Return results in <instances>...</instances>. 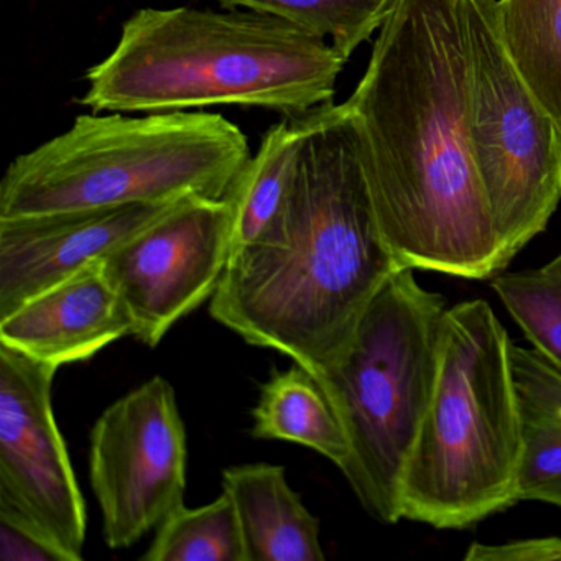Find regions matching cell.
Masks as SVG:
<instances>
[{"mask_svg":"<svg viewBox=\"0 0 561 561\" xmlns=\"http://www.w3.org/2000/svg\"><path fill=\"white\" fill-rule=\"evenodd\" d=\"M251 157L248 137L221 114H81L67 133L12 160L0 219L225 198Z\"/></svg>","mask_w":561,"mask_h":561,"instance_id":"5b68a950","label":"cell"},{"mask_svg":"<svg viewBox=\"0 0 561 561\" xmlns=\"http://www.w3.org/2000/svg\"><path fill=\"white\" fill-rule=\"evenodd\" d=\"M466 561H561V538H525L502 545L472 543Z\"/></svg>","mask_w":561,"mask_h":561,"instance_id":"44dd1931","label":"cell"},{"mask_svg":"<svg viewBox=\"0 0 561 561\" xmlns=\"http://www.w3.org/2000/svg\"><path fill=\"white\" fill-rule=\"evenodd\" d=\"M446 300L400 268L364 311L340 359L314 374L350 455L341 472L380 524L402 520L400 484L438 376Z\"/></svg>","mask_w":561,"mask_h":561,"instance_id":"8992f818","label":"cell"},{"mask_svg":"<svg viewBox=\"0 0 561 561\" xmlns=\"http://www.w3.org/2000/svg\"><path fill=\"white\" fill-rule=\"evenodd\" d=\"M472 159L504 252L545 231L561 202V127L512 60L495 0H465Z\"/></svg>","mask_w":561,"mask_h":561,"instance_id":"52a82bcc","label":"cell"},{"mask_svg":"<svg viewBox=\"0 0 561 561\" xmlns=\"http://www.w3.org/2000/svg\"><path fill=\"white\" fill-rule=\"evenodd\" d=\"M241 525L245 561H323L320 520L288 484L284 466L254 462L222 472Z\"/></svg>","mask_w":561,"mask_h":561,"instance_id":"4fadbf2b","label":"cell"},{"mask_svg":"<svg viewBox=\"0 0 561 561\" xmlns=\"http://www.w3.org/2000/svg\"><path fill=\"white\" fill-rule=\"evenodd\" d=\"M231 254V203L192 196L101 261L133 317V336L153 347L213 298Z\"/></svg>","mask_w":561,"mask_h":561,"instance_id":"30bf717a","label":"cell"},{"mask_svg":"<svg viewBox=\"0 0 561 561\" xmlns=\"http://www.w3.org/2000/svg\"><path fill=\"white\" fill-rule=\"evenodd\" d=\"M468 104L465 0H393L344 106L377 228L402 268L472 280L507 268Z\"/></svg>","mask_w":561,"mask_h":561,"instance_id":"6da1fadb","label":"cell"},{"mask_svg":"<svg viewBox=\"0 0 561 561\" xmlns=\"http://www.w3.org/2000/svg\"><path fill=\"white\" fill-rule=\"evenodd\" d=\"M347 58L300 25L252 11L140 9L84 75L91 113L259 107L298 116L331 103Z\"/></svg>","mask_w":561,"mask_h":561,"instance_id":"3957f363","label":"cell"},{"mask_svg":"<svg viewBox=\"0 0 561 561\" xmlns=\"http://www.w3.org/2000/svg\"><path fill=\"white\" fill-rule=\"evenodd\" d=\"M0 560L65 561L58 551L48 547L37 535L5 518H0Z\"/></svg>","mask_w":561,"mask_h":561,"instance_id":"7402d4cb","label":"cell"},{"mask_svg":"<svg viewBox=\"0 0 561 561\" xmlns=\"http://www.w3.org/2000/svg\"><path fill=\"white\" fill-rule=\"evenodd\" d=\"M511 347L488 301L446 311L435 390L403 468L402 518L462 530L517 504Z\"/></svg>","mask_w":561,"mask_h":561,"instance_id":"277c9868","label":"cell"},{"mask_svg":"<svg viewBox=\"0 0 561 561\" xmlns=\"http://www.w3.org/2000/svg\"><path fill=\"white\" fill-rule=\"evenodd\" d=\"M491 287L531 350L561 373V252L541 267L494 275Z\"/></svg>","mask_w":561,"mask_h":561,"instance_id":"ffe728a7","label":"cell"},{"mask_svg":"<svg viewBox=\"0 0 561 561\" xmlns=\"http://www.w3.org/2000/svg\"><path fill=\"white\" fill-rule=\"evenodd\" d=\"M495 12L512 60L561 127V0H495Z\"/></svg>","mask_w":561,"mask_h":561,"instance_id":"e0dca14e","label":"cell"},{"mask_svg":"<svg viewBox=\"0 0 561 561\" xmlns=\"http://www.w3.org/2000/svg\"><path fill=\"white\" fill-rule=\"evenodd\" d=\"M311 111L274 124L225 196L232 208V254L264 238L284 211L311 130Z\"/></svg>","mask_w":561,"mask_h":561,"instance_id":"9a60e30c","label":"cell"},{"mask_svg":"<svg viewBox=\"0 0 561 561\" xmlns=\"http://www.w3.org/2000/svg\"><path fill=\"white\" fill-rule=\"evenodd\" d=\"M252 415L254 438L307 446L337 468L350 455V443L336 410L317 377L300 364L272 374Z\"/></svg>","mask_w":561,"mask_h":561,"instance_id":"2e32d148","label":"cell"},{"mask_svg":"<svg viewBox=\"0 0 561 561\" xmlns=\"http://www.w3.org/2000/svg\"><path fill=\"white\" fill-rule=\"evenodd\" d=\"M186 455L175 390L163 377L104 410L91 432L90 479L110 548L137 543L185 504Z\"/></svg>","mask_w":561,"mask_h":561,"instance_id":"9c48e42d","label":"cell"},{"mask_svg":"<svg viewBox=\"0 0 561 561\" xmlns=\"http://www.w3.org/2000/svg\"><path fill=\"white\" fill-rule=\"evenodd\" d=\"M226 9L274 15L321 35L350 60L382 27L393 0H216Z\"/></svg>","mask_w":561,"mask_h":561,"instance_id":"d6986e66","label":"cell"},{"mask_svg":"<svg viewBox=\"0 0 561 561\" xmlns=\"http://www.w3.org/2000/svg\"><path fill=\"white\" fill-rule=\"evenodd\" d=\"M182 202L0 219V318L100 261Z\"/></svg>","mask_w":561,"mask_h":561,"instance_id":"8fae6325","label":"cell"},{"mask_svg":"<svg viewBox=\"0 0 561 561\" xmlns=\"http://www.w3.org/2000/svg\"><path fill=\"white\" fill-rule=\"evenodd\" d=\"M297 176L264 238L234 252L211 317L311 374L333 366L377 291L400 271L377 228L343 104L311 111Z\"/></svg>","mask_w":561,"mask_h":561,"instance_id":"7a4b0ae2","label":"cell"},{"mask_svg":"<svg viewBox=\"0 0 561 561\" xmlns=\"http://www.w3.org/2000/svg\"><path fill=\"white\" fill-rule=\"evenodd\" d=\"M520 426L517 499L561 508V373L528 347H511Z\"/></svg>","mask_w":561,"mask_h":561,"instance_id":"5bb4252c","label":"cell"},{"mask_svg":"<svg viewBox=\"0 0 561 561\" xmlns=\"http://www.w3.org/2000/svg\"><path fill=\"white\" fill-rule=\"evenodd\" d=\"M57 370L0 344V518L80 561L87 504L55 419Z\"/></svg>","mask_w":561,"mask_h":561,"instance_id":"ba28073f","label":"cell"},{"mask_svg":"<svg viewBox=\"0 0 561 561\" xmlns=\"http://www.w3.org/2000/svg\"><path fill=\"white\" fill-rule=\"evenodd\" d=\"M133 331V317L101 259L0 318V344L58 369L96 356Z\"/></svg>","mask_w":561,"mask_h":561,"instance_id":"7c38bea8","label":"cell"},{"mask_svg":"<svg viewBox=\"0 0 561 561\" xmlns=\"http://www.w3.org/2000/svg\"><path fill=\"white\" fill-rule=\"evenodd\" d=\"M146 561H245L241 525L232 499L222 491L203 507L185 504L157 527Z\"/></svg>","mask_w":561,"mask_h":561,"instance_id":"ac0fdd59","label":"cell"}]
</instances>
